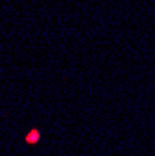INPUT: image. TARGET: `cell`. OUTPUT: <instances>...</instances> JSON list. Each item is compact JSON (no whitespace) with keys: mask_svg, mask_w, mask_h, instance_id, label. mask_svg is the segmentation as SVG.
Here are the masks:
<instances>
[{"mask_svg":"<svg viewBox=\"0 0 155 156\" xmlns=\"http://www.w3.org/2000/svg\"><path fill=\"white\" fill-rule=\"evenodd\" d=\"M36 140H37V132H32L30 138H28V141H36Z\"/></svg>","mask_w":155,"mask_h":156,"instance_id":"obj_1","label":"cell"}]
</instances>
